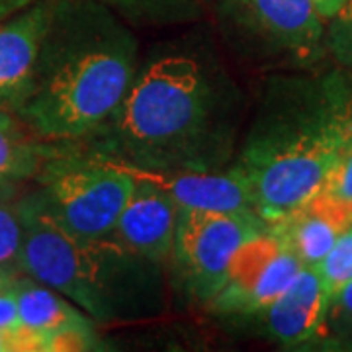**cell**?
Returning a JSON list of instances; mask_svg holds the SVG:
<instances>
[{
    "instance_id": "484cf974",
    "label": "cell",
    "mask_w": 352,
    "mask_h": 352,
    "mask_svg": "<svg viewBox=\"0 0 352 352\" xmlns=\"http://www.w3.org/2000/svg\"><path fill=\"white\" fill-rule=\"evenodd\" d=\"M20 270H12V268H4L0 266V294H6V292H12L20 282Z\"/></svg>"
},
{
    "instance_id": "3957f363",
    "label": "cell",
    "mask_w": 352,
    "mask_h": 352,
    "mask_svg": "<svg viewBox=\"0 0 352 352\" xmlns=\"http://www.w3.org/2000/svg\"><path fill=\"white\" fill-rule=\"evenodd\" d=\"M138 38L96 0H57L36 85L16 116L51 143H78L110 118L139 69Z\"/></svg>"
},
{
    "instance_id": "4316f807",
    "label": "cell",
    "mask_w": 352,
    "mask_h": 352,
    "mask_svg": "<svg viewBox=\"0 0 352 352\" xmlns=\"http://www.w3.org/2000/svg\"><path fill=\"white\" fill-rule=\"evenodd\" d=\"M18 184L20 182H8L0 180V200H12L18 196Z\"/></svg>"
},
{
    "instance_id": "cb8c5ba5",
    "label": "cell",
    "mask_w": 352,
    "mask_h": 352,
    "mask_svg": "<svg viewBox=\"0 0 352 352\" xmlns=\"http://www.w3.org/2000/svg\"><path fill=\"white\" fill-rule=\"evenodd\" d=\"M311 2L315 4L317 12L321 14V18H323L325 22H329V20L344 6L346 0H311Z\"/></svg>"
},
{
    "instance_id": "52a82bcc",
    "label": "cell",
    "mask_w": 352,
    "mask_h": 352,
    "mask_svg": "<svg viewBox=\"0 0 352 352\" xmlns=\"http://www.w3.org/2000/svg\"><path fill=\"white\" fill-rule=\"evenodd\" d=\"M270 223L256 212H208L178 208L173 243V280L188 300L208 305L223 286L241 245Z\"/></svg>"
},
{
    "instance_id": "ffe728a7",
    "label": "cell",
    "mask_w": 352,
    "mask_h": 352,
    "mask_svg": "<svg viewBox=\"0 0 352 352\" xmlns=\"http://www.w3.org/2000/svg\"><path fill=\"white\" fill-rule=\"evenodd\" d=\"M325 43L340 69L352 76V0H346L339 12L329 20Z\"/></svg>"
},
{
    "instance_id": "277c9868",
    "label": "cell",
    "mask_w": 352,
    "mask_h": 352,
    "mask_svg": "<svg viewBox=\"0 0 352 352\" xmlns=\"http://www.w3.org/2000/svg\"><path fill=\"white\" fill-rule=\"evenodd\" d=\"M24 219L20 270L59 292L96 323H122L163 311L161 264L113 235L80 239L43 212L34 192L18 198Z\"/></svg>"
},
{
    "instance_id": "5bb4252c",
    "label": "cell",
    "mask_w": 352,
    "mask_h": 352,
    "mask_svg": "<svg viewBox=\"0 0 352 352\" xmlns=\"http://www.w3.org/2000/svg\"><path fill=\"white\" fill-rule=\"evenodd\" d=\"M16 302L20 323L30 331L41 335L45 342L55 335L67 331H82V333H96L94 321L82 315L75 303L67 302L59 292L51 289L45 284H36L34 278H20L16 286Z\"/></svg>"
},
{
    "instance_id": "ba28073f",
    "label": "cell",
    "mask_w": 352,
    "mask_h": 352,
    "mask_svg": "<svg viewBox=\"0 0 352 352\" xmlns=\"http://www.w3.org/2000/svg\"><path fill=\"white\" fill-rule=\"evenodd\" d=\"M302 268L300 258L268 227L237 249L223 286L208 307L226 317H256L284 294Z\"/></svg>"
},
{
    "instance_id": "8992f818",
    "label": "cell",
    "mask_w": 352,
    "mask_h": 352,
    "mask_svg": "<svg viewBox=\"0 0 352 352\" xmlns=\"http://www.w3.org/2000/svg\"><path fill=\"white\" fill-rule=\"evenodd\" d=\"M226 41L256 65H311L323 53L325 20L311 0H215Z\"/></svg>"
},
{
    "instance_id": "9a60e30c",
    "label": "cell",
    "mask_w": 352,
    "mask_h": 352,
    "mask_svg": "<svg viewBox=\"0 0 352 352\" xmlns=\"http://www.w3.org/2000/svg\"><path fill=\"white\" fill-rule=\"evenodd\" d=\"M63 143L43 141L12 112H0V180L22 182L36 178L41 166Z\"/></svg>"
},
{
    "instance_id": "30bf717a",
    "label": "cell",
    "mask_w": 352,
    "mask_h": 352,
    "mask_svg": "<svg viewBox=\"0 0 352 352\" xmlns=\"http://www.w3.org/2000/svg\"><path fill=\"white\" fill-rule=\"evenodd\" d=\"M133 190L110 235L153 263L168 261L175 243L178 204L155 182L133 175Z\"/></svg>"
},
{
    "instance_id": "44dd1931",
    "label": "cell",
    "mask_w": 352,
    "mask_h": 352,
    "mask_svg": "<svg viewBox=\"0 0 352 352\" xmlns=\"http://www.w3.org/2000/svg\"><path fill=\"white\" fill-rule=\"evenodd\" d=\"M321 190L335 198L352 201V141L344 147L337 163L329 170Z\"/></svg>"
},
{
    "instance_id": "4fadbf2b",
    "label": "cell",
    "mask_w": 352,
    "mask_h": 352,
    "mask_svg": "<svg viewBox=\"0 0 352 352\" xmlns=\"http://www.w3.org/2000/svg\"><path fill=\"white\" fill-rule=\"evenodd\" d=\"M161 186L173 196L178 208L208 212H256L247 180L229 164L223 170L208 173H149L131 170Z\"/></svg>"
},
{
    "instance_id": "5b68a950",
    "label": "cell",
    "mask_w": 352,
    "mask_h": 352,
    "mask_svg": "<svg viewBox=\"0 0 352 352\" xmlns=\"http://www.w3.org/2000/svg\"><path fill=\"white\" fill-rule=\"evenodd\" d=\"M36 180L34 196L43 212L80 239L110 235L133 190L129 170L80 151L76 143H63Z\"/></svg>"
},
{
    "instance_id": "7402d4cb",
    "label": "cell",
    "mask_w": 352,
    "mask_h": 352,
    "mask_svg": "<svg viewBox=\"0 0 352 352\" xmlns=\"http://www.w3.org/2000/svg\"><path fill=\"white\" fill-rule=\"evenodd\" d=\"M0 352H47V342L24 325L0 329Z\"/></svg>"
},
{
    "instance_id": "603a6c76",
    "label": "cell",
    "mask_w": 352,
    "mask_h": 352,
    "mask_svg": "<svg viewBox=\"0 0 352 352\" xmlns=\"http://www.w3.org/2000/svg\"><path fill=\"white\" fill-rule=\"evenodd\" d=\"M20 314L16 302V289L0 294V329L20 327Z\"/></svg>"
},
{
    "instance_id": "9c48e42d",
    "label": "cell",
    "mask_w": 352,
    "mask_h": 352,
    "mask_svg": "<svg viewBox=\"0 0 352 352\" xmlns=\"http://www.w3.org/2000/svg\"><path fill=\"white\" fill-rule=\"evenodd\" d=\"M55 6L57 0H36L0 22V112L16 113L30 98Z\"/></svg>"
},
{
    "instance_id": "d6986e66",
    "label": "cell",
    "mask_w": 352,
    "mask_h": 352,
    "mask_svg": "<svg viewBox=\"0 0 352 352\" xmlns=\"http://www.w3.org/2000/svg\"><path fill=\"white\" fill-rule=\"evenodd\" d=\"M323 342L352 349V280L329 302Z\"/></svg>"
},
{
    "instance_id": "2e32d148",
    "label": "cell",
    "mask_w": 352,
    "mask_h": 352,
    "mask_svg": "<svg viewBox=\"0 0 352 352\" xmlns=\"http://www.w3.org/2000/svg\"><path fill=\"white\" fill-rule=\"evenodd\" d=\"M126 24L178 25L196 22L214 10L215 0H96Z\"/></svg>"
},
{
    "instance_id": "6da1fadb",
    "label": "cell",
    "mask_w": 352,
    "mask_h": 352,
    "mask_svg": "<svg viewBox=\"0 0 352 352\" xmlns=\"http://www.w3.org/2000/svg\"><path fill=\"white\" fill-rule=\"evenodd\" d=\"M243 96L206 57L163 53L141 65L120 106L78 149L131 170H223L235 155Z\"/></svg>"
},
{
    "instance_id": "7c38bea8",
    "label": "cell",
    "mask_w": 352,
    "mask_h": 352,
    "mask_svg": "<svg viewBox=\"0 0 352 352\" xmlns=\"http://www.w3.org/2000/svg\"><path fill=\"white\" fill-rule=\"evenodd\" d=\"M329 302L317 270L303 266L284 294L258 317H263L268 335L278 342L286 346L307 344L323 340Z\"/></svg>"
},
{
    "instance_id": "7a4b0ae2",
    "label": "cell",
    "mask_w": 352,
    "mask_h": 352,
    "mask_svg": "<svg viewBox=\"0 0 352 352\" xmlns=\"http://www.w3.org/2000/svg\"><path fill=\"white\" fill-rule=\"evenodd\" d=\"M352 141V76H272L231 166L268 223L311 198Z\"/></svg>"
},
{
    "instance_id": "d4e9b609",
    "label": "cell",
    "mask_w": 352,
    "mask_h": 352,
    "mask_svg": "<svg viewBox=\"0 0 352 352\" xmlns=\"http://www.w3.org/2000/svg\"><path fill=\"white\" fill-rule=\"evenodd\" d=\"M34 2L36 0H0V22L14 16L16 12H20V10H24Z\"/></svg>"
},
{
    "instance_id": "8fae6325",
    "label": "cell",
    "mask_w": 352,
    "mask_h": 352,
    "mask_svg": "<svg viewBox=\"0 0 352 352\" xmlns=\"http://www.w3.org/2000/svg\"><path fill=\"white\" fill-rule=\"evenodd\" d=\"M270 227L305 268H315L335 241L352 227V201L319 188L298 208L274 219Z\"/></svg>"
},
{
    "instance_id": "ac0fdd59",
    "label": "cell",
    "mask_w": 352,
    "mask_h": 352,
    "mask_svg": "<svg viewBox=\"0 0 352 352\" xmlns=\"http://www.w3.org/2000/svg\"><path fill=\"white\" fill-rule=\"evenodd\" d=\"M24 243V219L18 198L0 200V266L20 270Z\"/></svg>"
},
{
    "instance_id": "e0dca14e",
    "label": "cell",
    "mask_w": 352,
    "mask_h": 352,
    "mask_svg": "<svg viewBox=\"0 0 352 352\" xmlns=\"http://www.w3.org/2000/svg\"><path fill=\"white\" fill-rule=\"evenodd\" d=\"M321 284L327 292L329 300H333L340 289L352 280V227L344 231L323 261L315 266Z\"/></svg>"
}]
</instances>
